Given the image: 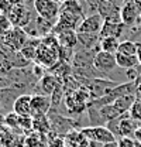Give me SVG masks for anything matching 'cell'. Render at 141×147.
Returning <instances> with one entry per match:
<instances>
[{"instance_id":"cell-19","label":"cell","mask_w":141,"mask_h":147,"mask_svg":"<svg viewBox=\"0 0 141 147\" xmlns=\"http://www.w3.org/2000/svg\"><path fill=\"white\" fill-rule=\"evenodd\" d=\"M120 41H122V40L114 38V37H106V38H100V42H99V50H100V51H106V53L116 54V53H117V50H119Z\"/></svg>"},{"instance_id":"cell-22","label":"cell","mask_w":141,"mask_h":147,"mask_svg":"<svg viewBox=\"0 0 141 147\" xmlns=\"http://www.w3.org/2000/svg\"><path fill=\"white\" fill-rule=\"evenodd\" d=\"M128 113H130V116L134 120H137L138 123H141V99H137L134 102V105L131 106V109H130Z\"/></svg>"},{"instance_id":"cell-28","label":"cell","mask_w":141,"mask_h":147,"mask_svg":"<svg viewBox=\"0 0 141 147\" xmlns=\"http://www.w3.org/2000/svg\"><path fill=\"white\" fill-rule=\"evenodd\" d=\"M137 58H138V62L141 65V44L138 45V51H137Z\"/></svg>"},{"instance_id":"cell-21","label":"cell","mask_w":141,"mask_h":147,"mask_svg":"<svg viewBox=\"0 0 141 147\" xmlns=\"http://www.w3.org/2000/svg\"><path fill=\"white\" fill-rule=\"evenodd\" d=\"M11 23L7 17V14H4L1 10H0V37H3L10 28H11Z\"/></svg>"},{"instance_id":"cell-4","label":"cell","mask_w":141,"mask_h":147,"mask_svg":"<svg viewBox=\"0 0 141 147\" xmlns=\"http://www.w3.org/2000/svg\"><path fill=\"white\" fill-rule=\"evenodd\" d=\"M28 34L26 33L24 28L21 27H11L4 36H3V41L4 44L14 53H20L21 48L26 45V42L28 41Z\"/></svg>"},{"instance_id":"cell-10","label":"cell","mask_w":141,"mask_h":147,"mask_svg":"<svg viewBox=\"0 0 141 147\" xmlns=\"http://www.w3.org/2000/svg\"><path fill=\"white\" fill-rule=\"evenodd\" d=\"M58 84H59V79H58L55 75H52V74L47 72L38 82H37V85H35V88H34V91H35L34 93L51 96Z\"/></svg>"},{"instance_id":"cell-2","label":"cell","mask_w":141,"mask_h":147,"mask_svg":"<svg viewBox=\"0 0 141 147\" xmlns=\"http://www.w3.org/2000/svg\"><path fill=\"white\" fill-rule=\"evenodd\" d=\"M34 10L37 16L56 23L61 14V3L56 0H35Z\"/></svg>"},{"instance_id":"cell-25","label":"cell","mask_w":141,"mask_h":147,"mask_svg":"<svg viewBox=\"0 0 141 147\" xmlns=\"http://www.w3.org/2000/svg\"><path fill=\"white\" fill-rule=\"evenodd\" d=\"M136 98H137V99H141V84H138L137 88H136Z\"/></svg>"},{"instance_id":"cell-7","label":"cell","mask_w":141,"mask_h":147,"mask_svg":"<svg viewBox=\"0 0 141 147\" xmlns=\"http://www.w3.org/2000/svg\"><path fill=\"white\" fill-rule=\"evenodd\" d=\"M83 18L76 17L73 14H69V13H65V11H61L59 17L56 20L55 26H54V31L52 34H58L61 31H68V30H78L79 24L82 23Z\"/></svg>"},{"instance_id":"cell-11","label":"cell","mask_w":141,"mask_h":147,"mask_svg":"<svg viewBox=\"0 0 141 147\" xmlns=\"http://www.w3.org/2000/svg\"><path fill=\"white\" fill-rule=\"evenodd\" d=\"M31 96L30 93H21L13 103V112L20 117L31 116ZM33 117V116H31Z\"/></svg>"},{"instance_id":"cell-27","label":"cell","mask_w":141,"mask_h":147,"mask_svg":"<svg viewBox=\"0 0 141 147\" xmlns=\"http://www.w3.org/2000/svg\"><path fill=\"white\" fill-rule=\"evenodd\" d=\"M102 147H119V144H117V142H111V143H106V144H103Z\"/></svg>"},{"instance_id":"cell-9","label":"cell","mask_w":141,"mask_h":147,"mask_svg":"<svg viewBox=\"0 0 141 147\" xmlns=\"http://www.w3.org/2000/svg\"><path fill=\"white\" fill-rule=\"evenodd\" d=\"M105 20L99 13L89 14L82 20V23L78 27V33H90V34H100V30L103 27Z\"/></svg>"},{"instance_id":"cell-15","label":"cell","mask_w":141,"mask_h":147,"mask_svg":"<svg viewBox=\"0 0 141 147\" xmlns=\"http://www.w3.org/2000/svg\"><path fill=\"white\" fill-rule=\"evenodd\" d=\"M99 42H100V36L99 34L78 33V45H81V47L79 48L76 47V50H96V47H99Z\"/></svg>"},{"instance_id":"cell-12","label":"cell","mask_w":141,"mask_h":147,"mask_svg":"<svg viewBox=\"0 0 141 147\" xmlns=\"http://www.w3.org/2000/svg\"><path fill=\"white\" fill-rule=\"evenodd\" d=\"M141 126L137 120H134L130 113H124L120 116V139L122 137H133L136 134V130Z\"/></svg>"},{"instance_id":"cell-23","label":"cell","mask_w":141,"mask_h":147,"mask_svg":"<svg viewBox=\"0 0 141 147\" xmlns=\"http://www.w3.org/2000/svg\"><path fill=\"white\" fill-rule=\"evenodd\" d=\"M119 147H137V142L133 137H122L117 140Z\"/></svg>"},{"instance_id":"cell-14","label":"cell","mask_w":141,"mask_h":147,"mask_svg":"<svg viewBox=\"0 0 141 147\" xmlns=\"http://www.w3.org/2000/svg\"><path fill=\"white\" fill-rule=\"evenodd\" d=\"M126 26L123 23H111V21H105L103 27L100 30V38H106V37H114V38H123Z\"/></svg>"},{"instance_id":"cell-29","label":"cell","mask_w":141,"mask_h":147,"mask_svg":"<svg viewBox=\"0 0 141 147\" xmlns=\"http://www.w3.org/2000/svg\"><path fill=\"white\" fill-rule=\"evenodd\" d=\"M56 1H59V3L62 4V3H65V1H68V0H56Z\"/></svg>"},{"instance_id":"cell-3","label":"cell","mask_w":141,"mask_h":147,"mask_svg":"<svg viewBox=\"0 0 141 147\" xmlns=\"http://www.w3.org/2000/svg\"><path fill=\"white\" fill-rule=\"evenodd\" d=\"M81 133L85 136V139L89 142H96L100 144L117 142V139L113 136V133L106 126H86L81 129Z\"/></svg>"},{"instance_id":"cell-16","label":"cell","mask_w":141,"mask_h":147,"mask_svg":"<svg viewBox=\"0 0 141 147\" xmlns=\"http://www.w3.org/2000/svg\"><path fill=\"white\" fill-rule=\"evenodd\" d=\"M40 44H41V38H38V37H30L28 41L26 42V45L21 48L20 54L23 55L27 61H30V62L33 61V62H34L35 54H37V48H38Z\"/></svg>"},{"instance_id":"cell-20","label":"cell","mask_w":141,"mask_h":147,"mask_svg":"<svg viewBox=\"0 0 141 147\" xmlns=\"http://www.w3.org/2000/svg\"><path fill=\"white\" fill-rule=\"evenodd\" d=\"M138 45H140V44H137V42H134V41L123 40V41H120V45H119L117 53H119V54H124V55H137Z\"/></svg>"},{"instance_id":"cell-24","label":"cell","mask_w":141,"mask_h":147,"mask_svg":"<svg viewBox=\"0 0 141 147\" xmlns=\"http://www.w3.org/2000/svg\"><path fill=\"white\" fill-rule=\"evenodd\" d=\"M134 139L138 142V143H141V126L137 130H136V134H134Z\"/></svg>"},{"instance_id":"cell-13","label":"cell","mask_w":141,"mask_h":147,"mask_svg":"<svg viewBox=\"0 0 141 147\" xmlns=\"http://www.w3.org/2000/svg\"><path fill=\"white\" fill-rule=\"evenodd\" d=\"M56 36L58 40V45L61 48H65V50H72L75 51L76 47H78V33L75 30H68V31H61Z\"/></svg>"},{"instance_id":"cell-26","label":"cell","mask_w":141,"mask_h":147,"mask_svg":"<svg viewBox=\"0 0 141 147\" xmlns=\"http://www.w3.org/2000/svg\"><path fill=\"white\" fill-rule=\"evenodd\" d=\"M11 3V6H18V4H24L26 0H9Z\"/></svg>"},{"instance_id":"cell-8","label":"cell","mask_w":141,"mask_h":147,"mask_svg":"<svg viewBox=\"0 0 141 147\" xmlns=\"http://www.w3.org/2000/svg\"><path fill=\"white\" fill-rule=\"evenodd\" d=\"M51 110V96L34 93L31 96V116L41 117L47 116Z\"/></svg>"},{"instance_id":"cell-32","label":"cell","mask_w":141,"mask_h":147,"mask_svg":"<svg viewBox=\"0 0 141 147\" xmlns=\"http://www.w3.org/2000/svg\"><path fill=\"white\" fill-rule=\"evenodd\" d=\"M140 24H141V17H140Z\"/></svg>"},{"instance_id":"cell-1","label":"cell","mask_w":141,"mask_h":147,"mask_svg":"<svg viewBox=\"0 0 141 147\" xmlns=\"http://www.w3.org/2000/svg\"><path fill=\"white\" fill-rule=\"evenodd\" d=\"M120 14H122V23L127 27L140 24L141 0H123L120 4Z\"/></svg>"},{"instance_id":"cell-31","label":"cell","mask_w":141,"mask_h":147,"mask_svg":"<svg viewBox=\"0 0 141 147\" xmlns=\"http://www.w3.org/2000/svg\"><path fill=\"white\" fill-rule=\"evenodd\" d=\"M0 109H1V102H0Z\"/></svg>"},{"instance_id":"cell-17","label":"cell","mask_w":141,"mask_h":147,"mask_svg":"<svg viewBox=\"0 0 141 147\" xmlns=\"http://www.w3.org/2000/svg\"><path fill=\"white\" fill-rule=\"evenodd\" d=\"M136 100H137L136 93H128V95H123V96L117 98V99L113 102V105L119 109V112H120L122 115H124V113H128V112H130L131 106L134 105Z\"/></svg>"},{"instance_id":"cell-30","label":"cell","mask_w":141,"mask_h":147,"mask_svg":"<svg viewBox=\"0 0 141 147\" xmlns=\"http://www.w3.org/2000/svg\"><path fill=\"white\" fill-rule=\"evenodd\" d=\"M136 142H137V140H136ZM137 147H141V143H138V142H137Z\"/></svg>"},{"instance_id":"cell-6","label":"cell","mask_w":141,"mask_h":147,"mask_svg":"<svg viewBox=\"0 0 141 147\" xmlns=\"http://www.w3.org/2000/svg\"><path fill=\"white\" fill-rule=\"evenodd\" d=\"M97 13L103 17L105 21L122 23L120 6L117 4L116 0H99V4H97Z\"/></svg>"},{"instance_id":"cell-18","label":"cell","mask_w":141,"mask_h":147,"mask_svg":"<svg viewBox=\"0 0 141 147\" xmlns=\"http://www.w3.org/2000/svg\"><path fill=\"white\" fill-rule=\"evenodd\" d=\"M116 61H117V67L122 69H131V68H137L140 65L137 55H124L116 53Z\"/></svg>"},{"instance_id":"cell-5","label":"cell","mask_w":141,"mask_h":147,"mask_svg":"<svg viewBox=\"0 0 141 147\" xmlns=\"http://www.w3.org/2000/svg\"><path fill=\"white\" fill-rule=\"evenodd\" d=\"M93 65L96 68V71L99 74H102L103 76L107 74H111L113 71H116L117 67V61H116V54L111 53H106V51H97L93 59Z\"/></svg>"}]
</instances>
